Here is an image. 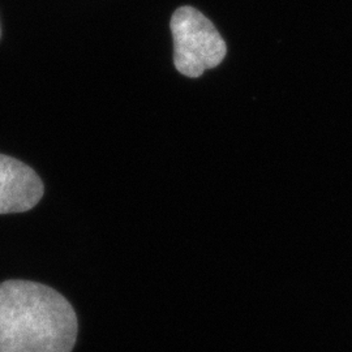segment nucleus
Instances as JSON below:
<instances>
[{"label": "nucleus", "instance_id": "f257e3e1", "mask_svg": "<svg viewBox=\"0 0 352 352\" xmlns=\"http://www.w3.org/2000/svg\"><path fill=\"white\" fill-rule=\"evenodd\" d=\"M77 317L58 291L30 280L0 285V352H71Z\"/></svg>", "mask_w": 352, "mask_h": 352}, {"label": "nucleus", "instance_id": "7ed1b4c3", "mask_svg": "<svg viewBox=\"0 0 352 352\" xmlns=\"http://www.w3.org/2000/svg\"><path fill=\"white\" fill-rule=\"evenodd\" d=\"M43 196L37 173L12 157L0 154V214L24 213Z\"/></svg>", "mask_w": 352, "mask_h": 352}, {"label": "nucleus", "instance_id": "f03ea898", "mask_svg": "<svg viewBox=\"0 0 352 352\" xmlns=\"http://www.w3.org/2000/svg\"><path fill=\"white\" fill-rule=\"evenodd\" d=\"M174 38V64L179 74L197 78L222 63L226 42L213 23L193 7L177 8L170 21Z\"/></svg>", "mask_w": 352, "mask_h": 352}]
</instances>
